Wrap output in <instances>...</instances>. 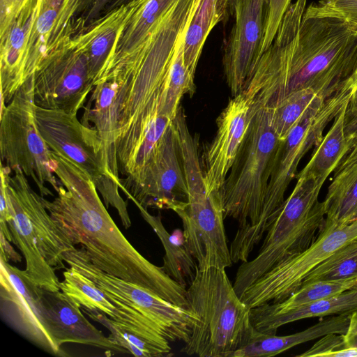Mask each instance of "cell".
<instances>
[{
  "label": "cell",
  "mask_w": 357,
  "mask_h": 357,
  "mask_svg": "<svg viewBox=\"0 0 357 357\" xmlns=\"http://www.w3.org/2000/svg\"><path fill=\"white\" fill-rule=\"evenodd\" d=\"M139 1V0H132L102 13V15L78 31V36L87 54L89 75L93 84L103 68L124 25L137 7Z\"/></svg>",
  "instance_id": "cb8c5ba5"
},
{
  "label": "cell",
  "mask_w": 357,
  "mask_h": 357,
  "mask_svg": "<svg viewBox=\"0 0 357 357\" xmlns=\"http://www.w3.org/2000/svg\"><path fill=\"white\" fill-rule=\"evenodd\" d=\"M349 78L336 93L327 98L318 96L284 140H280L271 167L262 212L258 224L245 241L238 262H245L266 232L271 220L284 201L290 182L296 176L303 157L318 145L328 123L349 103L355 92Z\"/></svg>",
  "instance_id": "ba28073f"
},
{
  "label": "cell",
  "mask_w": 357,
  "mask_h": 357,
  "mask_svg": "<svg viewBox=\"0 0 357 357\" xmlns=\"http://www.w3.org/2000/svg\"><path fill=\"white\" fill-rule=\"evenodd\" d=\"M217 1L202 0L185 35L184 61L193 76L208 36L214 26L222 22L217 9Z\"/></svg>",
  "instance_id": "f546056e"
},
{
  "label": "cell",
  "mask_w": 357,
  "mask_h": 357,
  "mask_svg": "<svg viewBox=\"0 0 357 357\" xmlns=\"http://www.w3.org/2000/svg\"><path fill=\"white\" fill-rule=\"evenodd\" d=\"M356 218H357V205L355 206V208L353 209L351 213L348 215L344 224H347Z\"/></svg>",
  "instance_id": "c3c4849f"
},
{
  "label": "cell",
  "mask_w": 357,
  "mask_h": 357,
  "mask_svg": "<svg viewBox=\"0 0 357 357\" xmlns=\"http://www.w3.org/2000/svg\"><path fill=\"white\" fill-rule=\"evenodd\" d=\"M24 0H0V36L8 28Z\"/></svg>",
  "instance_id": "74e56055"
},
{
  "label": "cell",
  "mask_w": 357,
  "mask_h": 357,
  "mask_svg": "<svg viewBox=\"0 0 357 357\" xmlns=\"http://www.w3.org/2000/svg\"><path fill=\"white\" fill-rule=\"evenodd\" d=\"M115 91V84L112 79H97L90 98L84 106L81 122L97 132L102 144L106 169L120 188L116 152Z\"/></svg>",
  "instance_id": "603a6c76"
},
{
  "label": "cell",
  "mask_w": 357,
  "mask_h": 357,
  "mask_svg": "<svg viewBox=\"0 0 357 357\" xmlns=\"http://www.w3.org/2000/svg\"><path fill=\"white\" fill-rule=\"evenodd\" d=\"M61 184L52 200L41 201L61 232L80 245L104 272L188 309L187 289L146 259L125 237L100 200L91 178L70 159L51 150Z\"/></svg>",
  "instance_id": "7a4b0ae2"
},
{
  "label": "cell",
  "mask_w": 357,
  "mask_h": 357,
  "mask_svg": "<svg viewBox=\"0 0 357 357\" xmlns=\"http://www.w3.org/2000/svg\"><path fill=\"white\" fill-rule=\"evenodd\" d=\"M77 33L44 61L33 75L36 105L75 115L84 107L94 85L87 54Z\"/></svg>",
  "instance_id": "4fadbf2b"
},
{
  "label": "cell",
  "mask_w": 357,
  "mask_h": 357,
  "mask_svg": "<svg viewBox=\"0 0 357 357\" xmlns=\"http://www.w3.org/2000/svg\"><path fill=\"white\" fill-rule=\"evenodd\" d=\"M347 105L336 116L328 132L314 147L311 158L297 174L311 176L326 181L337 167L348 151L345 132V114Z\"/></svg>",
  "instance_id": "83f0119b"
},
{
  "label": "cell",
  "mask_w": 357,
  "mask_h": 357,
  "mask_svg": "<svg viewBox=\"0 0 357 357\" xmlns=\"http://www.w3.org/2000/svg\"><path fill=\"white\" fill-rule=\"evenodd\" d=\"M304 15L337 18L357 24V0H320L307 6Z\"/></svg>",
  "instance_id": "e575fe53"
},
{
  "label": "cell",
  "mask_w": 357,
  "mask_h": 357,
  "mask_svg": "<svg viewBox=\"0 0 357 357\" xmlns=\"http://www.w3.org/2000/svg\"><path fill=\"white\" fill-rule=\"evenodd\" d=\"M33 75L11 100L1 107V162L12 172L20 169L31 178L42 197L53 196L47 184L57 192L61 184L53 172L51 150L42 137L36 121Z\"/></svg>",
  "instance_id": "9c48e42d"
},
{
  "label": "cell",
  "mask_w": 357,
  "mask_h": 357,
  "mask_svg": "<svg viewBox=\"0 0 357 357\" xmlns=\"http://www.w3.org/2000/svg\"><path fill=\"white\" fill-rule=\"evenodd\" d=\"M0 257L3 258L6 261L11 260L15 263L20 262L22 261V257L20 255L15 252L14 248L11 246L10 241L1 232H0Z\"/></svg>",
  "instance_id": "60d3db41"
},
{
  "label": "cell",
  "mask_w": 357,
  "mask_h": 357,
  "mask_svg": "<svg viewBox=\"0 0 357 357\" xmlns=\"http://www.w3.org/2000/svg\"><path fill=\"white\" fill-rule=\"evenodd\" d=\"M63 261L98 287L132 307L153 322L169 342L187 343L199 319L190 310L176 305L146 289L96 267L83 247L63 254Z\"/></svg>",
  "instance_id": "8fae6325"
},
{
  "label": "cell",
  "mask_w": 357,
  "mask_h": 357,
  "mask_svg": "<svg viewBox=\"0 0 357 357\" xmlns=\"http://www.w3.org/2000/svg\"><path fill=\"white\" fill-rule=\"evenodd\" d=\"M112 1V0H94L88 11L83 15H81V17L85 20L86 25L98 18L101 15L102 11H104L105 7Z\"/></svg>",
  "instance_id": "b9f144b4"
},
{
  "label": "cell",
  "mask_w": 357,
  "mask_h": 357,
  "mask_svg": "<svg viewBox=\"0 0 357 357\" xmlns=\"http://www.w3.org/2000/svg\"><path fill=\"white\" fill-rule=\"evenodd\" d=\"M238 0H218L217 9L222 22H225L234 13V6Z\"/></svg>",
  "instance_id": "7bdbcfd3"
},
{
  "label": "cell",
  "mask_w": 357,
  "mask_h": 357,
  "mask_svg": "<svg viewBox=\"0 0 357 357\" xmlns=\"http://www.w3.org/2000/svg\"><path fill=\"white\" fill-rule=\"evenodd\" d=\"M0 257V311L3 319L45 351L68 356L56 341L52 323L36 285L24 270Z\"/></svg>",
  "instance_id": "5bb4252c"
},
{
  "label": "cell",
  "mask_w": 357,
  "mask_h": 357,
  "mask_svg": "<svg viewBox=\"0 0 357 357\" xmlns=\"http://www.w3.org/2000/svg\"><path fill=\"white\" fill-rule=\"evenodd\" d=\"M296 178L291 193L273 215L257 255L236 273L233 285L239 297L275 265L307 250L324 225L326 206L318 197L325 181L299 174Z\"/></svg>",
  "instance_id": "8992f818"
},
{
  "label": "cell",
  "mask_w": 357,
  "mask_h": 357,
  "mask_svg": "<svg viewBox=\"0 0 357 357\" xmlns=\"http://www.w3.org/2000/svg\"><path fill=\"white\" fill-rule=\"evenodd\" d=\"M40 0H24L11 24L0 36L1 107L7 105L25 82L27 47Z\"/></svg>",
  "instance_id": "44dd1931"
},
{
  "label": "cell",
  "mask_w": 357,
  "mask_h": 357,
  "mask_svg": "<svg viewBox=\"0 0 357 357\" xmlns=\"http://www.w3.org/2000/svg\"><path fill=\"white\" fill-rule=\"evenodd\" d=\"M135 205L142 218L152 227L164 248L165 253L162 266L163 271L186 288L194 279L198 266L185 244L183 236L178 240L176 236L170 234L164 227L160 214L151 215L147 208L137 203H135Z\"/></svg>",
  "instance_id": "4316f807"
},
{
  "label": "cell",
  "mask_w": 357,
  "mask_h": 357,
  "mask_svg": "<svg viewBox=\"0 0 357 357\" xmlns=\"http://www.w3.org/2000/svg\"><path fill=\"white\" fill-rule=\"evenodd\" d=\"M257 109L240 93L230 99L218 116L215 136L199 158L207 192H219Z\"/></svg>",
  "instance_id": "2e32d148"
},
{
  "label": "cell",
  "mask_w": 357,
  "mask_h": 357,
  "mask_svg": "<svg viewBox=\"0 0 357 357\" xmlns=\"http://www.w3.org/2000/svg\"><path fill=\"white\" fill-rule=\"evenodd\" d=\"M132 0H112L105 8L104 12H107L112 9L126 3Z\"/></svg>",
  "instance_id": "bcb514c9"
},
{
  "label": "cell",
  "mask_w": 357,
  "mask_h": 357,
  "mask_svg": "<svg viewBox=\"0 0 357 357\" xmlns=\"http://www.w3.org/2000/svg\"><path fill=\"white\" fill-rule=\"evenodd\" d=\"M357 205V180L348 190L341 204L337 223L335 227L343 225L355 206Z\"/></svg>",
  "instance_id": "f35d334b"
},
{
  "label": "cell",
  "mask_w": 357,
  "mask_h": 357,
  "mask_svg": "<svg viewBox=\"0 0 357 357\" xmlns=\"http://www.w3.org/2000/svg\"><path fill=\"white\" fill-rule=\"evenodd\" d=\"M1 165L8 195L7 220L12 241L25 259L26 276L37 286L59 291L56 269H66L63 254L75 245L61 232L44 206L40 195L31 188L20 170Z\"/></svg>",
  "instance_id": "5b68a950"
},
{
  "label": "cell",
  "mask_w": 357,
  "mask_h": 357,
  "mask_svg": "<svg viewBox=\"0 0 357 357\" xmlns=\"http://www.w3.org/2000/svg\"><path fill=\"white\" fill-rule=\"evenodd\" d=\"M356 91L350 98L346 109L345 120L348 119L357 109V70L351 76Z\"/></svg>",
  "instance_id": "ee69618b"
},
{
  "label": "cell",
  "mask_w": 357,
  "mask_h": 357,
  "mask_svg": "<svg viewBox=\"0 0 357 357\" xmlns=\"http://www.w3.org/2000/svg\"><path fill=\"white\" fill-rule=\"evenodd\" d=\"M40 291L54 337L61 346L73 342L127 353L92 325L82 314L81 306L64 292L43 288Z\"/></svg>",
  "instance_id": "7402d4cb"
},
{
  "label": "cell",
  "mask_w": 357,
  "mask_h": 357,
  "mask_svg": "<svg viewBox=\"0 0 357 357\" xmlns=\"http://www.w3.org/2000/svg\"><path fill=\"white\" fill-rule=\"evenodd\" d=\"M318 95L309 88L293 92L270 111L272 126L280 140H284Z\"/></svg>",
  "instance_id": "d6a6232c"
},
{
  "label": "cell",
  "mask_w": 357,
  "mask_h": 357,
  "mask_svg": "<svg viewBox=\"0 0 357 357\" xmlns=\"http://www.w3.org/2000/svg\"><path fill=\"white\" fill-rule=\"evenodd\" d=\"M307 0L287 10L271 46L252 64L242 93L273 108L294 91L327 98L357 70V32L343 20L304 15Z\"/></svg>",
  "instance_id": "6da1fadb"
},
{
  "label": "cell",
  "mask_w": 357,
  "mask_h": 357,
  "mask_svg": "<svg viewBox=\"0 0 357 357\" xmlns=\"http://www.w3.org/2000/svg\"><path fill=\"white\" fill-rule=\"evenodd\" d=\"M355 240L357 218L322 229L307 250L275 265L248 287L241 299L250 309L284 301L300 287L310 271Z\"/></svg>",
  "instance_id": "7c38bea8"
},
{
  "label": "cell",
  "mask_w": 357,
  "mask_h": 357,
  "mask_svg": "<svg viewBox=\"0 0 357 357\" xmlns=\"http://www.w3.org/2000/svg\"><path fill=\"white\" fill-rule=\"evenodd\" d=\"M82 311L91 319L101 324L109 331V339L127 353L136 356L161 357L172 355L171 347H164L117 322L96 309L80 307Z\"/></svg>",
  "instance_id": "f1b7e54d"
},
{
  "label": "cell",
  "mask_w": 357,
  "mask_h": 357,
  "mask_svg": "<svg viewBox=\"0 0 357 357\" xmlns=\"http://www.w3.org/2000/svg\"><path fill=\"white\" fill-rule=\"evenodd\" d=\"M345 132L347 143L357 134V109L347 120H345Z\"/></svg>",
  "instance_id": "f6af8a7d"
},
{
  "label": "cell",
  "mask_w": 357,
  "mask_h": 357,
  "mask_svg": "<svg viewBox=\"0 0 357 357\" xmlns=\"http://www.w3.org/2000/svg\"><path fill=\"white\" fill-rule=\"evenodd\" d=\"M60 290L81 307L96 309L149 339L170 347L169 341L159 328L143 314L98 287L91 280L73 268H66Z\"/></svg>",
  "instance_id": "d6986e66"
},
{
  "label": "cell",
  "mask_w": 357,
  "mask_h": 357,
  "mask_svg": "<svg viewBox=\"0 0 357 357\" xmlns=\"http://www.w3.org/2000/svg\"><path fill=\"white\" fill-rule=\"evenodd\" d=\"M40 133L53 152L77 165L93 181L105 206L114 207L125 229L131 226L127 203L121 197L119 185L107 172L97 132L79 121L77 115L35 106Z\"/></svg>",
  "instance_id": "30bf717a"
},
{
  "label": "cell",
  "mask_w": 357,
  "mask_h": 357,
  "mask_svg": "<svg viewBox=\"0 0 357 357\" xmlns=\"http://www.w3.org/2000/svg\"><path fill=\"white\" fill-rule=\"evenodd\" d=\"M353 277H357V240L337 250L314 267L304 278L301 286L319 280Z\"/></svg>",
  "instance_id": "836d02e7"
},
{
  "label": "cell",
  "mask_w": 357,
  "mask_h": 357,
  "mask_svg": "<svg viewBox=\"0 0 357 357\" xmlns=\"http://www.w3.org/2000/svg\"><path fill=\"white\" fill-rule=\"evenodd\" d=\"M357 287V277L342 280H319L301 285L279 303H267L256 308L265 312L289 310L316 301L339 295Z\"/></svg>",
  "instance_id": "4dcf8cb0"
},
{
  "label": "cell",
  "mask_w": 357,
  "mask_h": 357,
  "mask_svg": "<svg viewBox=\"0 0 357 357\" xmlns=\"http://www.w3.org/2000/svg\"><path fill=\"white\" fill-rule=\"evenodd\" d=\"M351 313L345 312L320 320L307 329L294 334L278 336L257 331L254 328L250 338L231 357H269L282 353L300 344L329 333L344 334Z\"/></svg>",
  "instance_id": "d4e9b609"
},
{
  "label": "cell",
  "mask_w": 357,
  "mask_h": 357,
  "mask_svg": "<svg viewBox=\"0 0 357 357\" xmlns=\"http://www.w3.org/2000/svg\"><path fill=\"white\" fill-rule=\"evenodd\" d=\"M266 0H238L235 22L226 43L222 65L233 96L242 93L263 36Z\"/></svg>",
  "instance_id": "ac0fdd59"
},
{
  "label": "cell",
  "mask_w": 357,
  "mask_h": 357,
  "mask_svg": "<svg viewBox=\"0 0 357 357\" xmlns=\"http://www.w3.org/2000/svg\"><path fill=\"white\" fill-rule=\"evenodd\" d=\"M82 15H83L90 8V7L91 6L94 0H82Z\"/></svg>",
  "instance_id": "7dc6e473"
},
{
  "label": "cell",
  "mask_w": 357,
  "mask_h": 357,
  "mask_svg": "<svg viewBox=\"0 0 357 357\" xmlns=\"http://www.w3.org/2000/svg\"><path fill=\"white\" fill-rule=\"evenodd\" d=\"M188 187V199L173 211L183 223V236L199 270L230 267L233 261L224 226L219 192H206L199 155V137L189 130L186 116L174 120Z\"/></svg>",
  "instance_id": "52a82bcc"
},
{
  "label": "cell",
  "mask_w": 357,
  "mask_h": 357,
  "mask_svg": "<svg viewBox=\"0 0 357 357\" xmlns=\"http://www.w3.org/2000/svg\"><path fill=\"white\" fill-rule=\"evenodd\" d=\"M188 308L199 319L181 351L199 357H231L250 338V309L238 296L225 269L199 270L187 287Z\"/></svg>",
  "instance_id": "277c9868"
},
{
  "label": "cell",
  "mask_w": 357,
  "mask_h": 357,
  "mask_svg": "<svg viewBox=\"0 0 357 357\" xmlns=\"http://www.w3.org/2000/svg\"><path fill=\"white\" fill-rule=\"evenodd\" d=\"M176 1L139 0L100 73L128 68L138 63L164 17Z\"/></svg>",
  "instance_id": "ffe728a7"
},
{
  "label": "cell",
  "mask_w": 357,
  "mask_h": 357,
  "mask_svg": "<svg viewBox=\"0 0 357 357\" xmlns=\"http://www.w3.org/2000/svg\"><path fill=\"white\" fill-rule=\"evenodd\" d=\"M357 310V287L339 295L309 303L280 312H265L250 309L252 326L259 332L276 334L283 325L301 319L352 312Z\"/></svg>",
  "instance_id": "484cf974"
},
{
  "label": "cell",
  "mask_w": 357,
  "mask_h": 357,
  "mask_svg": "<svg viewBox=\"0 0 357 357\" xmlns=\"http://www.w3.org/2000/svg\"><path fill=\"white\" fill-rule=\"evenodd\" d=\"M291 0H266L263 36L259 50L255 61H256L272 44L281 21L291 3Z\"/></svg>",
  "instance_id": "8d00e7d4"
},
{
  "label": "cell",
  "mask_w": 357,
  "mask_h": 357,
  "mask_svg": "<svg viewBox=\"0 0 357 357\" xmlns=\"http://www.w3.org/2000/svg\"><path fill=\"white\" fill-rule=\"evenodd\" d=\"M144 208L173 209L188 199L178 132L174 121L146 165L128 198Z\"/></svg>",
  "instance_id": "9a60e30c"
},
{
  "label": "cell",
  "mask_w": 357,
  "mask_h": 357,
  "mask_svg": "<svg viewBox=\"0 0 357 357\" xmlns=\"http://www.w3.org/2000/svg\"><path fill=\"white\" fill-rule=\"evenodd\" d=\"M348 151L334 171L324 200L326 220L335 222L348 190L357 180V134L347 143Z\"/></svg>",
  "instance_id": "1f68e13d"
},
{
  "label": "cell",
  "mask_w": 357,
  "mask_h": 357,
  "mask_svg": "<svg viewBox=\"0 0 357 357\" xmlns=\"http://www.w3.org/2000/svg\"><path fill=\"white\" fill-rule=\"evenodd\" d=\"M280 141L269 109L258 108L219 191L224 218L235 220L238 225L229 247L233 263H237L245 241L259 222Z\"/></svg>",
  "instance_id": "3957f363"
},
{
  "label": "cell",
  "mask_w": 357,
  "mask_h": 357,
  "mask_svg": "<svg viewBox=\"0 0 357 357\" xmlns=\"http://www.w3.org/2000/svg\"><path fill=\"white\" fill-rule=\"evenodd\" d=\"M298 357H357V348L347 347L344 334H326Z\"/></svg>",
  "instance_id": "d590c367"
},
{
  "label": "cell",
  "mask_w": 357,
  "mask_h": 357,
  "mask_svg": "<svg viewBox=\"0 0 357 357\" xmlns=\"http://www.w3.org/2000/svg\"><path fill=\"white\" fill-rule=\"evenodd\" d=\"M344 337L347 347L357 348V310L351 313L349 326Z\"/></svg>",
  "instance_id": "ab89813d"
},
{
  "label": "cell",
  "mask_w": 357,
  "mask_h": 357,
  "mask_svg": "<svg viewBox=\"0 0 357 357\" xmlns=\"http://www.w3.org/2000/svg\"><path fill=\"white\" fill-rule=\"evenodd\" d=\"M82 0H40L34 15L27 47L25 81L40 64L68 43L84 26L80 16Z\"/></svg>",
  "instance_id": "e0dca14e"
},
{
  "label": "cell",
  "mask_w": 357,
  "mask_h": 357,
  "mask_svg": "<svg viewBox=\"0 0 357 357\" xmlns=\"http://www.w3.org/2000/svg\"><path fill=\"white\" fill-rule=\"evenodd\" d=\"M351 25L356 30V31L357 32V24H351Z\"/></svg>",
  "instance_id": "681fc988"
}]
</instances>
